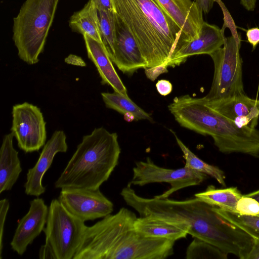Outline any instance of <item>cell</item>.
<instances>
[{
    "mask_svg": "<svg viewBox=\"0 0 259 259\" xmlns=\"http://www.w3.org/2000/svg\"><path fill=\"white\" fill-rule=\"evenodd\" d=\"M257 0H240L241 5L247 10L252 11L255 9Z\"/></svg>",
    "mask_w": 259,
    "mask_h": 259,
    "instance_id": "8d00e7d4",
    "label": "cell"
},
{
    "mask_svg": "<svg viewBox=\"0 0 259 259\" xmlns=\"http://www.w3.org/2000/svg\"><path fill=\"white\" fill-rule=\"evenodd\" d=\"M49 207L42 198H35L30 202L29 209L18 221L13 239L12 249L19 255L26 251L28 246L44 231L46 226Z\"/></svg>",
    "mask_w": 259,
    "mask_h": 259,
    "instance_id": "4fadbf2b",
    "label": "cell"
},
{
    "mask_svg": "<svg viewBox=\"0 0 259 259\" xmlns=\"http://www.w3.org/2000/svg\"><path fill=\"white\" fill-rule=\"evenodd\" d=\"M174 134L185 160V166L192 170L209 176L215 179L223 186H226L225 176L224 171L219 167L209 164L201 160L192 152L175 133Z\"/></svg>",
    "mask_w": 259,
    "mask_h": 259,
    "instance_id": "cb8c5ba5",
    "label": "cell"
},
{
    "mask_svg": "<svg viewBox=\"0 0 259 259\" xmlns=\"http://www.w3.org/2000/svg\"><path fill=\"white\" fill-rule=\"evenodd\" d=\"M133 170V178L128 183L131 186H143L153 183L170 184L168 190L154 196L157 198H167L174 192L184 188L198 185L207 178V175L185 166L178 169L160 167L149 157H147L145 161L136 162Z\"/></svg>",
    "mask_w": 259,
    "mask_h": 259,
    "instance_id": "9c48e42d",
    "label": "cell"
},
{
    "mask_svg": "<svg viewBox=\"0 0 259 259\" xmlns=\"http://www.w3.org/2000/svg\"><path fill=\"white\" fill-rule=\"evenodd\" d=\"M101 96L106 107L127 117V121L147 120L153 121L151 115L138 106L128 96L114 91L102 93Z\"/></svg>",
    "mask_w": 259,
    "mask_h": 259,
    "instance_id": "7402d4cb",
    "label": "cell"
},
{
    "mask_svg": "<svg viewBox=\"0 0 259 259\" xmlns=\"http://www.w3.org/2000/svg\"><path fill=\"white\" fill-rule=\"evenodd\" d=\"M114 18L115 37L113 63L127 75H132L139 69L147 68V62L128 27L115 12Z\"/></svg>",
    "mask_w": 259,
    "mask_h": 259,
    "instance_id": "7c38bea8",
    "label": "cell"
},
{
    "mask_svg": "<svg viewBox=\"0 0 259 259\" xmlns=\"http://www.w3.org/2000/svg\"><path fill=\"white\" fill-rule=\"evenodd\" d=\"M137 218L122 207L87 226L73 259H164L172 255L175 241L138 232L134 227Z\"/></svg>",
    "mask_w": 259,
    "mask_h": 259,
    "instance_id": "6da1fadb",
    "label": "cell"
},
{
    "mask_svg": "<svg viewBox=\"0 0 259 259\" xmlns=\"http://www.w3.org/2000/svg\"><path fill=\"white\" fill-rule=\"evenodd\" d=\"M67 149L65 133L62 130L56 131L44 146L34 166L28 170L24 185L26 195L39 197L45 193L46 188L42 184L44 175L51 166L56 154L66 152Z\"/></svg>",
    "mask_w": 259,
    "mask_h": 259,
    "instance_id": "5bb4252c",
    "label": "cell"
},
{
    "mask_svg": "<svg viewBox=\"0 0 259 259\" xmlns=\"http://www.w3.org/2000/svg\"><path fill=\"white\" fill-rule=\"evenodd\" d=\"M168 109L182 127L212 137L223 153H240L259 157V131L239 127L208 104L203 97H175Z\"/></svg>",
    "mask_w": 259,
    "mask_h": 259,
    "instance_id": "3957f363",
    "label": "cell"
},
{
    "mask_svg": "<svg viewBox=\"0 0 259 259\" xmlns=\"http://www.w3.org/2000/svg\"><path fill=\"white\" fill-rule=\"evenodd\" d=\"M111 3L114 12L137 41L147 68L166 67L171 54L185 40L180 27L157 0H111Z\"/></svg>",
    "mask_w": 259,
    "mask_h": 259,
    "instance_id": "7a4b0ae2",
    "label": "cell"
},
{
    "mask_svg": "<svg viewBox=\"0 0 259 259\" xmlns=\"http://www.w3.org/2000/svg\"><path fill=\"white\" fill-rule=\"evenodd\" d=\"M89 58L96 66L102 84H108L114 91L128 96L127 91L116 72L102 42L87 34L83 35Z\"/></svg>",
    "mask_w": 259,
    "mask_h": 259,
    "instance_id": "ac0fdd59",
    "label": "cell"
},
{
    "mask_svg": "<svg viewBox=\"0 0 259 259\" xmlns=\"http://www.w3.org/2000/svg\"><path fill=\"white\" fill-rule=\"evenodd\" d=\"M86 228L84 222L70 213L58 199L51 201L43 231L57 259H73Z\"/></svg>",
    "mask_w": 259,
    "mask_h": 259,
    "instance_id": "ba28073f",
    "label": "cell"
},
{
    "mask_svg": "<svg viewBox=\"0 0 259 259\" xmlns=\"http://www.w3.org/2000/svg\"><path fill=\"white\" fill-rule=\"evenodd\" d=\"M11 133L4 136L0 149V193L11 190L22 170Z\"/></svg>",
    "mask_w": 259,
    "mask_h": 259,
    "instance_id": "ffe728a7",
    "label": "cell"
},
{
    "mask_svg": "<svg viewBox=\"0 0 259 259\" xmlns=\"http://www.w3.org/2000/svg\"><path fill=\"white\" fill-rule=\"evenodd\" d=\"M244 195L254 198L259 203V190L253 191L249 194H245Z\"/></svg>",
    "mask_w": 259,
    "mask_h": 259,
    "instance_id": "74e56055",
    "label": "cell"
},
{
    "mask_svg": "<svg viewBox=\"0 0 259 259\" xmlns=\"http://www.w3.org/2000/svg\"><path fill=\"white\" fill-rule=\"evenodd\" d=\"M72 214L83 222L103 218L113 210V204L100 190L61 189L58 198Z\"/></svg>",
    "mask_w": 259,
    "mask_h": 259,
    "instance_id": "8fae6325",
    "label": "cell"
},
{
    "mask_svg": "<svg viewBox=\"0 0 259 259\" xmlns=\"http://www.w3.org/2000/svg\"><path fill=\"white\" fill-rule=\"evenodd\" d=\"M11 133L18 146L25 153L38 151L46 144V122L36 106L28 102L16 104L12 108Z\"/></svg>",
    "mask_w": 259,
    "mask_h": 259,
    "instance_id": "30bf717a",
    "label": "cell"
},
{
    "mask_svg": "<svg viewBox=\"0 0 259 259\" xmlns=\"http://www.w3.org/2000/svg\"><path fill=\"white\" fill-rule=\"evenodd\" d=\"M167 67L164 65L159 66L156 67L146 68L145 72L146 76L151 80L154 81L161 74L167 72Z\"/></svg>",
    "mask_w": 259,
    "mask_h": 259,
    "instance_id": "f546056e",
    "label": "cell"
},
{
    "mask_svg": "<svg viewBox=\"0 0 259 259\" xmlns=\"http://www.w3.org/2000/svg\"><path fill=\"white\" fill-rule=\"evenodd\" d=\"M71 30L87 34L102 42L98 10L92 0H89L79 11L74 12L69 20Z\"/></svg>",
    "mask_w": 259,
    "mask_h": 259,
    "instance_id": "44dd1931",
    "label": "cell"
},
{
    "mask_svg": "<svg viewBox=\"0 0 259 259\" xmlns=\"http://www.w3.org/2000/svg\"><path fill=\"white\" fill-rule=\"evenodd\" d=\"M241 38L237 32L225 37L224 45L211 53L214 74L210 89L204 98L213 102L244 94Z\"/></svg>",
    "mask_w": 259,
    "mask_h": 259,
    "instance_id": "52a82bcc",
    "label": "cell"
},
{
    "mask_svg": "<svg viewBox=\"0 0 259 259\" xmlns=\"http://www.w3.org/2000/svg\"><path fill=\"white\" fill-rule=\"evenodd\" d=\"M243 195L236 187L215 189L213 186H209L205 191L194 195L210 205L233 212H237V202Z\"/></svg>",
    "mask_w": 259,
    "mask_h": 259,
    "instance_id": "603a6c76",
    "label": "cell"
},
{
    "mask_svg": "<svg viewBox=\"0 0 259 259\" xmlns=\"http://www.w3.org/2000/svg\"><path fill=\"white\" fill-rule=\"evenodd\" d=\"M97 10L113 11L111 0H92Z\"/></svg>",
    "mask_w": 259,
    "mask_h": 259,
    "instance_id": "e575fe53",
    "label": "cell"
},
{
    "mask_svg": "<svg viewBox=\"0 0 259 259\" xmlns=\"http://www.w3.org/2000/svg\"><path fill=\"white\" fill-rule=\"evenodd\" d=\"M134 227L137 231L146 237L164 238L175 242L186 238L188 234L185 225L152 215L137 218Z\"/></svg>",
    "mask_w": 259,
    "mask_h": 259,
    "instance_id": "d6986e66",
    "label": "cell"
},
{
    "mask_svg": "<svg viewBox=\"0 0 259 259\" xmlns=\"http://www.w3.org/2000/svg\"><path fill=\"white\" fill-rule=\"evenodd\" d=\"M202 12L207 14L212 9L214 0H195L194 1Z\"/></svg>",
    "mask_w": 259,
    "mask_h": 259,
    "instance_id": "836d02e7",
    "label": "cell"
},
{
    "mask_svg": "<svg viewBox=\"0 0 259 259\" xmlns=\"http://www.w3.org/2000/svg\"><path fill=\"white\" fill-rule=\"evenodd\" d=\"M237 212L240 214L259 217V203L254 198L243 195L236 206Z\"/></svg>",
    "mask_w": 259,
    "mask_h": 259,
    "instance_id": "83f0119b",
    "label": "cell"
},
{
    "mask_svg": "<svg viewBox=\"0 0 259 259\" xmlns=\"http://www.w3.org/2000/svg\"><path fill=\"white\" fill-rule=\"evenodd\" d=\"M224 29L204 22L199 36L189 41L170 56L166 66L175 67L186 62L192 56L207 54L210 55L224 44Z\"/></svg>",
    "mask_w": 259,
    "mask_h": 259,
    "instance_id": "9a60e30c",
    "label": "cell"
},
{
    "mask_svg": "<svg viewBox=\"0 0 259 259\" xmlns=\"http://www.w3.org/2000/svg\"><path fill=\"white\" fill-rule=\"evenodd\" d=\"M156 88L159 94L163 96L168 95L172 90V84L165 79L158 80L156 83Z\"/></svg>",
    "mask_w": 259,
    "mask_h": 259,
    "instance_id": "4dcf8cb0",
    "label": "cell"
},
{
    "mask_svg": "<svg viewBox=\"0 0 259 259\" xmlns=\"http://www.w3.org/2000/svg\"><path fill=\"white\" fill-rule=\"evenodd\" d=\"M157 1L181 29L185 44L199 36L204 21L203 18V12L195 1Z\"/></svg>",
    "mask_w": 259,
    "mask_h": 259,
    "instance_id": "e0dca14e",
    "label": "cell"
},
{
    "mask_svg": "<svg viewBox=\"0 0 259 259\" xmlns=\"http://www.w3.org/2000/svg\"><path fill=\"white\" fill-rule=\"evenodd\" d=\"M228 254L215 246L199 239L194 238L188 246L186 258L226 259Z\"/></svg>",
    "mask_w": 259,
    "mask_h": 259,
    "instance_id": "4316f807",
    "label": "cell"
},
{
    "mask_svg": "<svg viewBox=\"0 0 259 259\" xmlns=\"http://www.w3.org/2000/svg\"><path fill=\"white\" fill-rule=\"evenodd\" d=\"M206 101L239 127L255 128L258 124L259 99L251 98L244 93L216 101Z\"/></svg>",
    "mask_w": 259,
    "mask_h": 259,
    "instance_id": "2e32d148",
    "label": "cell"
},
{
    "mask_svg": "<svg viewBox=\"0 0 259 259\" xmlns=\"http://www.w3.org/2000/svg\"><path fill=\"white\" fill-rule=\"evenodd\" d=\"M120 195L127 205L140 215H152L185 225L188 234L216 247L225 240L228 227L226 222L210 205L195 197L184 200L144 198L137 194L128 184Z\"/></svg>",
    "mask_w": 259,
    "mask_h": 259,
    "instance_id": "277c9868",
    "label": "cell"
},
{
    "mask_svg": "<svg viewBox=\"0 0 259 259\" xmlns=\"http://www.w3.org/2000/svg\"><path fill=\"white\" fill-rule=\"evenodd\" d=\"M103 44L112 62L114 58L115 23L113 11L98 10Z\"/></svg>",
    "mask_w": 259,
    "mask_h": 259,
    "instance_id": "484cf974",
    "label": "cell"
},
{
    "mask_svg": "<svg viewBox=\"0 0 259 259\" xmlns=\"http://www.w3.org/2000/svg\"><path fill=\"white\" fill-rule=\"evenodd\" d=\"M38 256L40 259H57L52 247L46 242L40 246Z\"/></svg>",
    "mask_w": 259,
    "mask_h": 259,
    "instance_id": "1f68e13d",
    "label": "cell"
},
{
    "mask_svg": "<svg viewBox=\"0 0 259 259\" xmlns=\"http://www.w3.org/2000/svg\"><path fill=\"white\" fill-rule=\"evenodd\" d=\"M214 209L225 220L259 241V217L242 215L216 206H214Z\"/></svg>",
    "mask_w": 259,
    "mask_h": 259,
    "instance_id": "d4e9b609",
    "label": "cell"
},
{
    "mask_svg": "<svg viewBox=\"0 0 259 259\" xmlns=\"http://www.w3.org/2000/svg\"><path fill=\"white\" fill-rule=\"evenodd\" d=\"M254 240L253 246L251 250L247 259H259V241Z\"/></svg>",
    "mask_w": 259,
    "mask_h": 259,
    "instance_id": "d590c367",
    "label": "cell"
},
{
    "mask_svg": "<svg viewBox=\"0 0 259 259\" xmlns=\"http://www.w3.org/2000/svg\"><path fill=\"white\" fill-rule=\"evenodd\" d=\"M120 152L116 133L95 128L83 137L55 182V188L99 189L117 165Z\"/></svg>",
    "mask_w": 259,
    "mask_h": 259,
    "instance_id": "5b68a950",
    "label": "cell"
},
{
    "mask_svg": "<svg viewBox=\"0 0 259 259\" xmlns=\"http://www.w3.org/2000/svg\"><path fill=\"white\" fill-rule=\"evenodd\" d=\"M246 35L248 41L252 45L254 50L259 43V28L254 27L248 29Z\"/></svg>",
    "mask_w": 259,
    "mask_h": 259,
    "instance_id": "d6a6232c",
    "label": "cell"
},
{
    "mask_svg": "<svg viewBox=\"0 0 259 259\" xmlns=\"http://www.w3.org/2000/svg\"><path fill=\"white\" fill-rule=\"evenodd\" d=\"M10 207L9 200L4 198L0 201V258H2L3 248V235L4 232V225L6 217Z\"/></svg>",
    "mask_w": 259,
    "mask_h": 259,
    "instance_id": "f1b7e54d",
    "label": "cell"
},
{
    "mask_svg": "<svg viewBox=\"0 0 259 259\" xmlns=\"http://www.w3.org/2000/svg\"><path fill=\"white\" fill-rule=\"evenodd\" d=\"M59 0H25L13 19L12 38L19 58L36 64L44 50Z\"/></svg>",
    "mask_w": 259,
    "mask_h": 259,
    "instance_id": "8992f818",
    "label": "cell"
}]
</instances>
